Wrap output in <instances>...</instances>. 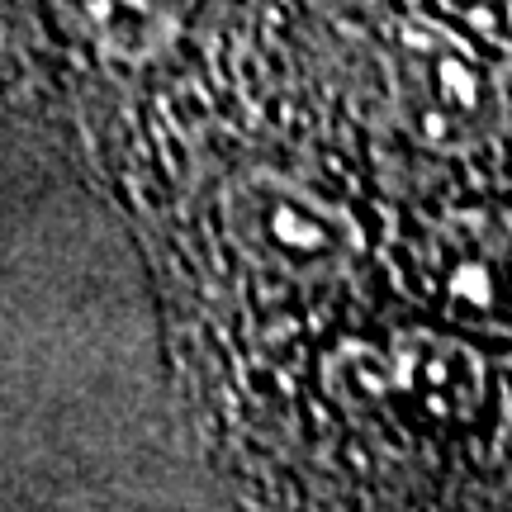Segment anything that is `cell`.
<instances>
[{
	"label": "cell",
	"instance_id": "cell-1",
	"mask_svg": "<svg viewBox=\"0 0 512 512\" xmlns=\"http://www.w3.org/2000/svg\"><path fill=\"white\" fill-rule=\"evenodd\" d=\"M223 233L252 271L290 285H323L351 266L356 223L280 176H247L223 195Z\"/></svg>",
	"mask_w": 512,
	"mask_h": 512
},
{
	"label": "cell",
	"instance_id": "cell-2",
	"mask_svg": "<svg viewBox=\"0 0 512 512\" xmlns=\"http://www.w3.org/2000/svg\"><path fill=\"white\" fill-rule=\"evenodd\" d=\"M394 81H399V105L408 124L427 143L465 147L489 128L494 114V86L475 57L456 38L427 24H408L394 53Z\"/></svg>",
	"mask_w": 512,
	"mask_h": 512
},
{
	"label": "cell",
	"instance_id": "cell-3",
	"mask_svg": "<svg viewBox=\"0 0 512 512\" xmlns=\"http://www.w3.org/2000/svg\"><path fill=\"white\" fill-rule=\"evenodd\" d=\"M399 375L408 399L418 403L422 413L432 418H451V413H465L475 408L479 399V366L470 351L451 347V342H437V337H408L399 351Z\"/></svg>",
	"mask_w": 512,
	"mask_h": 512
},
{
	"label": "cell",
	"instance_id": "cell-4",
	"mask_svg": "<svg viewBox=\"0 0 512 512\" xmlns=\"http://www.w3.org/2000/svg\"><path fill=\"white\" fill-rule=\"evenodd\" d=\"M185 0H100V24L124 48H152L176 29Z\"/></svg>",
	"mask_w": 512,
	"mask_h": 512
},
{
	"label": "cell",
	"instance_id": "cell-5",
	"mask_svg": "<svg viewBox=\"0 0 512 512\" xmlns=\"http://www.w3.org/2000/svg\"><path fill=\"white\" fill-rule=\"evenodd\" d=\"M460 15H470L494 38H512V0H456Z\"/></svg>",
	"mask_w": 512,
	"mask_h": 512
}]
</instances>
